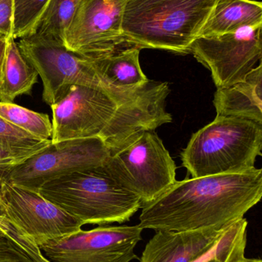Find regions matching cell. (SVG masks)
Returning <instances> with one entry per match:
<instances>
[{"mask_svg": "<svg viewBox=\"0 0 262 262\" xmlns=\"http://www.w3.org/2000/svg\"><path fill=\"white\" fill-rule=\"evenodd\" d=\"M262 197V169L176 181L143 206L138 226L156 231H192L227 227Z\"/></svg>", "mask_w": 262, "mask_h": 262, "instance_id": "cell-1", "label": "cell"}, {"mask_svg": "<svg viewBox=\"0 0 262 262\" xmlns=\"http://www.w3.org/2000/svg\"><path fill=\"white\" fill-rule=\"evenodd\" d=\"M217 0H126L125 43L186 55L210 16Z\"/></svg>", "mask_w": 262, "mask_h": 262, "instance_id": "cell-2", "label": "cell"}, {"mask_svg": "<svg viewBox=\"0 0 262 262\" xmlns=\"http://www.w3.org/2000/svg\"><path fill=\"white\" fill-rule=\"evenodd\" d=\"M37 192L83 223H123L143 207L139 197L101 166L75 171L44 183Z\"/></svg>", "mask_w": 262, "mask_h": 262, "instance_id": "cell-3", "label": "cell"}, {"mask_svg": "<svg viewBox=\"0 0 262 262\" xmlns=\"http://www.w3.org/2000/svg\"><path fill=\"white\" fill-rule=\"evenodd\" d=\"M261 147V123L216 116L192 134L181 158L192 178L241 173L255 168Z\"/></svg>", "mask_w": 262, "mask_h": 262, "instance_id": "cell-4", "label": "cell"}, {"mask_svg": "<svg viewBox=\"0 0 262 262\" xmlns=\"http://www.w3.org/2000/svg\"><path fill=\"white\" fill-rule=\"evenodd\" d=\"M18 47L43 84V100L52 107L73 85L103 89L125 102L130 92L117 93L108 87L89 58L69 50L63 43L36 35L20 38Z\"/></svg>", "mask_w": 262, "mask_h": 262, "instance_id": "cell-5", "label": "cell"}, {"mask_svg": "<svg viewBox=\"0 0 262 262\" xmlns=\"http://www.w3.org/2000/svg\"><path fill=\"white\" fill-rule=\"evenodd\" d=\"M111 172L135 192L143 206L156 200L176 180L175 161L155 131H145L111 154Z\"/></svg>", "mask_w": 262, "mask_h": 262, "instance_id": "cell-6", "label": "cell"}, {"mask_svg": "<svg viewBox=\"0 0 262 262\" xmlns=\"http://www.w3.org/2000/svg\"><path fill=\"white\" fill-rule=\"evenodd\" d=\"M111 156L100 137L52 143L3 173L12 184L37 192L44 183L75 171L104 164Z\"/></svg>", "mask_w": 262, "mask_h": 262, "instance_id": "cell-7", "label": "cell"}, {"mask_svg": "<svg viewBox=\"0 0 262 262\" xmlns=\"http://www.w3.org/2000/svg\"><path fill=\"white\" fill-rule=\"evenodd\" d=\"M143 229L136 226H101L38 244L48 262H130Z\"/></svg>", "mask_w": 262, "mask_h": 262, "instance_id": "cell-8", "label": "cell"}, {"mask_svg": "<svg viewBox=\"0 0 262 262\" xmlns=\"http://www.w3.org/2000/svg\"><path fill=\"white\" fill-rule=\"evenodd\" d=\"M0 169V215L37 246L81 230V222L42 196L38 192L16 186Z\"/></svg>", "mask_w": 262, "mask_h": 262, "instance_id": "cell-9", "label": "cell"}, {"mask_svg": "<svg viewBox=\"0 0 262 262\" xmlns=\"http://www.w3.org/2000/svg\"><path fill=\"white\" fill-rule=\"evenodd\" d=\"M262 25L213 36H199L191 46L198 62L209 69L217 89L244 81L262 57Z\"/></svg>", "mask_w": 262, "mask_h": 262, "instance_id": "cell-10", "label": "cell"}, {"mask_svg": "<svg viewBox=\"0 0 262 262\" xmlns=\"http://www.w3.org/2000/svg\"><path fill=\"white\" fill-rule=\"evenodd\" d=\"M126 0H81L65 35L64 46L89 59L113 53L125 45Z\"/></svg>", "mask_w": 262, "mask_h": 262, "instance_id": "cell-11", "label": "cell"}, {"mask_svg": "<svg viewBox=\"0 0 262 262\" xmlns=\"http://www.w3.org/2000/svg\"><path fill=\"white\" fill-rule=\"evenodd\" d=\"M123 103L103 89L72 86L51 107L52 142L98 137Z\"/></svg>", "mask_w": 262, "mask_h": 262, "instance_id": "cell-12", "label": "cell"}, {"mask_svg": "<svg viewBox=\"0 0 262 262\" xmlns=\"http://www.w3.org/2000/svg\"><path fill=\"white\" fill-rule=\"evenodd\" d=\"M170 93L167 82L149 80L135 96L119 104L115 115L98 137L111 154L121 149L145 131H155L172 121L166 111V99Z\"/></svg>", "mask_w": 262, "mask_h": 262, "instance_id": "cell-13", "label": "cell"}, {"mask_svg": "<svg viewBox=\"0 0 262 262\" xmlns=\"http://www.w3.org/2000/svg\"><path fill=\"white\" fill-rule=\"evenodd\" d=\"M229 226L180 232L156 231L146 245L140 262L195 261L216 246Z\"/></svg>", "mask_w": 262, "mask_h": 262, "instance_id": "cell-14", "label": "cell"}, {"mask_svg": "<svg viewBox=\"0 0 262 262\" xmlns=\"http://www.w3.org/2000/svg\"><path fill=\"white\" fill-rule=\"evenodd\" d=\"M213 104L216 116L245 118L262 124L261 61L244 81L217 89Z\"/></svg>", "mask_w": 262, "mask_h": 262, "instance_id": "cell-15", "label": "cell"}, {"mask_svg": "<svg viewBox=\"0 0 262 262\" xmlns=\"http://www.w3.org/2000/svg\"><path fill=\"white\" fill-rule=\"evenodd\" d=\"M140 50L130 46L89 60L108 87L117 93H122L142 87L149 81L140 66Z\"/></svg>", "mask_w": 262, "mask_h": 262, "instance_id": "cell-16", "label": "cell"}, {"mask_svg": "<svg viewBox=\"0 0 262 262\" xmlns=\"http://www.w3.org/2000/svg\"><path fill=\"white\" fill-rule=\"evenodd\" d=\"M260 25H262L261 2L217 0L199 36L223 35Z\"/></svg>", "mask_w": 262, "mask_h": 262, "instance_id": "cell-17", "label": "cell"}, {"mask_svg": "<svg viewBox=\"0 0 262 262\" xmlns=\"http://www.w3.org/2000/svg\"><path fill=\"white\" fill-rule=\"evenodd\" d=\"M38 73L28 62L14 38L8 39L0 85V102L14 103L22 95H30Z\"/></svg>", "mask_w": 262, "mask_h": 262, "instance_id": "cell-18", "label": "cell"}, {"mask_svg": "<svg viewBox=\"0 0 262 262\" xmlns=\"http://www.w3.org/2000/svg\"><path fill=\"white\" fill-rule=\"evenodd\" d=\"M81 0H49L33 35L64 45L65 35Z\"/></svg>", "mask_w": 262, "mask_h": 262, "instance_id": "cell-19", "label": "cell"}, {"mask_svg": "<svg viewBox=\"0 0 262 262\" xmlns=\"http://www.w3.org/2000/svg\"><path fill=\"white\" fill-rule=\"evenodd\" d=\"M52 140H42L0 117V148L24 162L43 150Z\"/></svg>", "mask_w": 262, "mask_h": 262, "instance_id": "cell-20", "label": "cell"}, {"mask_svg": "<svg viewBox=\"0 0 262 262\" xmlns=\"http://www.w3.org/2000/svg\"><path fill=\"white\" fill-rule=\"evenodd\" d=\"M0 117L42 140H52V124L49 115L37 113L14 103L0 102Z\"/></svg>", "mask_w": 262, "mask_h": 262, "instance_id": "cell-21", "label": "cell"}, {"mask_svg": "<svg viewBox=\"0 0 262 262\" xmlns=\"http://www.w3.org/2000/svg\"><path fill=\"white\" fill-rule=\"evenodd\" d=\"M49 0H14L13 38L33 35Z\"/></svg>", "mask_w": 262, "mask_h": 262, "instance_id": "cell-22", "label": "cell"}, {"mask_svg": "<svg viewBox=\"0 0 262 262\" xmlns=\"http://www.w3.org/2000/svg\"><path fill=\"white\" fill-rule=\"evenodd\" d=\"M14 0H0V38H13Z\"/></svg>", "mask_w": 262, "mask_h": 262, "instance_id": "cell-23", "label": "cell"}, {"mask_svg": "<svg viewBox=\"0 0 262 262\" xmlns=\"http://www.w3.org/2000/svg\"><path fill=\"white\" fill-rule=\"evenodd\" d=\"M23 162L10 152L0 148V169H8Z\"/></svg>", "mask_w": 262, "mask_h": 262, "instance_id": "cell-24", "label": "cell"}, {"mask_svg": "<svg viewBox=\"0 0 262 262\" xmlns=\"http://www.w3.org/2000/svg\"><path fill=\"white\" fill-rule=\"evenodd\" d=\"M8 39L0 38V85H1L2 74H3V64L6 57V48H7Z\"/></svg>", "mask_w": 262, "mask_h": 262, "instance_id": "cell-25", "label": "cell"}, {"mask_svg": "<svg viewBox=\"0 0 262 262\" xmlns=\"http://www.w3.org/2000/svg\"><path fill=\"white\" fill-rule=\"evenodd\" d=\"M243 258H241V259H243ZM241 259L237 258H215L206 262H238L241 261Z\"/></svg>", "mask_w": 262, "mask_h": 262, "instance_id": "cell-26", "label": "cell"}, {"mask_svg": "<svg viewBox=\"0 0 262 262\" xmlns=\"http://www.w3.org/2000/svg\"><path fill=\"white\" fill-rule=\"evenodd\" d=\"M238 262H262V261L260 258H247L245 257L243 259Z\"/></svg>", "mask_w": 262, "mask_h": 262, "instance_id": "cell-27", "label": "cell"}]
</instances>
